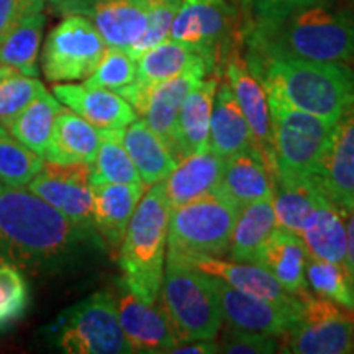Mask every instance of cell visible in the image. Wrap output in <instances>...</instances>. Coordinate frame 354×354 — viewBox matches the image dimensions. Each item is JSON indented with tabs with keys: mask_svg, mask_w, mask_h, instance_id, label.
Here are the masks:
<instances>
[{
	"mask_svg": "<svg viewBox=\"0 0 354 354\" xmlns=\"http://www.w3.org/2000/svg\"><path fill=\"white\" fill-rule=\"evenodd\" d=\"M44 2H53V3H55V2H56V0H44Z\"/></svg>",
	"mask_w": 354,
	"mask_h": 354,
	"instance_id": "cell-48",
	"label": "cell"
},
{
	"mask_svg": "<svg viewBox=\"0 0 354 354\" xmlns=\"http://www.w3.org/2000/svg\"><path fill=\"white\" fill-rule=\"evenodd\" d=\"M246 59H302L318 63L354 61V10L312 3L246 21Z\"/></svg>",
	"mask_w": 354,
	"mask_h": 354,
	"instance_id": "cell-2",
	"label": "cell"
},
{
	"mask_svg": "<svg viewBox=\"0 0 354 354\" xmlns=\"http://www.w3.org/2000/svg\"><path fill=\"white\" fill-rule=\"evenodd\" d=\"M44 91L46 87L37 77L8 71L0 77V125H10Z\"/></svg>",
	"mask_w": 354,
	"mask_h": 354,
	"instance_id": "cell-38",
	"label": "cell"
},
{
	"mask_svg": "<svg viewBox=\"0 0 354 354\" xmlns=\"http://www.w3.org/2000/svg\"><path fill=\"white\" fill-rule=\"evenodd\" d=\"M63 109L56 97L44 91L7 127V130L12 133L13 138L44 159L56 117Z\"/></svg>",
	"mask_w": 354,
	"mask_h": 354,
	"instance_id": "cell-33",
	"label": "cell"
},
{
	"mask_svg": "<svg viewBox=\"0 0 354 354\" xmlns=\"http://www.w3.org/2000/svg\"><path fill=\"white\" fill-rule=\"evenodd\" d=\"M183 0H145L146 6V30L138 41L127 53L133 59H138L141 55L151 50L156 44L169 38L172 21Z\"/></svg>",
	"mask_w": 354,
	"mask_h": 354,
	"instance_id": "cell-39",
	"label": "cell"
},
{
	"mask_svg": "<svg viewBox=\"0 0 354 354\" xmlns=\"http://www.w3.org/2000/svg\"><path fill=\"white\" fill-rule=\"evenodd\" d=\"M308 258L302 238L276 228L258 251L253 264L271 274L289 294L302 297L308 292L305 281Z\"/></svg>",
	"mask_w": 354,
	"mask_h": 354,
	"instance_id": "cell-23",
	"label": "cell"
},
{
	"mask_svg": "<svg viewBox=\"0 0 354 354\" xmlns=\"http://www.w3.org/2000/svg\"><path fill=\"white\" fill-rule=\"evenodd\" d=\"M48 336L69 354H130L112 290H99L71 305L51 323Z\"/></svg>",
	"mask_w": 354,
	"mask_h": 354,
	"instance_id": "cell-8",
	"label": "cell"
},
{
	"mask_svg": "<svg viewBox=\"0 0 354 354\" xmlns=\"http://www.w3.org/2000/svg\"><path fill=\"white\" fill-rule=\"evenodd\" d=\"M44 159L21 145L19 140L0 125V183L12 187H26L41 171Z\"/></svg>",
	"mask_w": 354,
	"mask_h": 354,
	"instance_id": "cell-37",
	"label": "cell"
},
{
	"mask_svg": "<svg viewBox=\"0 0 354 354\" xmlns=\"http://www.w3.org/2000/svg\"><path fill=\"white\" fill-rule=\"evenodd\" d=\"M223 71L234 99L240 105L248 127H250L251 136H253V149L271 171L274 183H276L277 167L276 156H274L272 123L268 92H266L263 82L248 68L245 56H241L240 50L230 55Z\"/></svg>",
	"mask_w": 354,
	"mask_h": 354,
	"instance_id": "cell-13",
	"label": "cell"
},
{
	"mask_svg": "<svg viewBox=\"0 0 354 354\" xmlns=\"http://www.w3.org/2000/svg\"><path fill=\"white\" fill-rule=\"evenodd\" d=\"M246 64L266 88H272L294 107L328 123L338 120L354 94V69L343 63L246 59Z\"/></svg>",
	"mask_w": 354,
	"mask_h": 354,
	"instance_id": "cell-3",
	"label": "cell"
},
{
	"mask_svg": "<svg viewBox=\"0 0 354 354\" xmlns=\"http://www.w3.org/2000/svg\"><path fill=\"white\" fill-rule=\"evenodd\" d=\"M120 325L131 353L165 354L179 343L169 320L156 304H146L136 297L120 279L113 292Z\"/></svg>",
	"mask_w": 354,
	"mask_h": 354,
	"instance_id": "cell-16",
	"label": "cell"
},
{
	"mask_svg": "<svg viewBox=\"0 0 354 354\" xmlns=\"http://www.w3.org/2000/svg\"><path fill=\"white\" fill-rule=\"evenodd\" d=\"M320 2H333V0H241V7L246 13V21H254L289 12L292 8Z\"/></svg>",
	"mask_w": 354,
	"mask_h": 354,
	"instance_id": "cell-44",
	"label": "cell"
},
{
	"mask_svg": "<svg viewBox=\"0 0 354 354\" xmlns=\"http://www.w3.org/2000/svg\"><path fill=\"white\" fill-rule=\"evenodd\" d=\"M46 17L43 12L28 15L0 41V66L24 76H38V56Z\"/></svg>",
	"mask_w": 354,
	"mask_h": 354,
	"instance_id": "cell-32",
	"label": "cell"
},
{
	"mask_svg": "<svg viewBox=\"0 0 354 354\" xmlns=\"http://www.w3.org/2000/svg\"><path fill=\"white\" fill-rule=\"evenodd\" d=\"M315 183L346 218L354 207V94L333 123Z\"/></svg>",
	"mask_w": 354,
	"mask_h": 354,
	"instance_id": "cell-14",
	"label": "cell"
},
{
	"mask_svg": "<svg viewBox=\"0 0 354 354\" xmlns=\"http://www.w3.org/2000/svg\"><path fill=\"white\" fill-rule=\"evenodd\" d=\"M136 81V61L120 48H107L94 73L86 79L87 86L109 88L120 94Z\"/></svg>",
	"mask_w": 354,
	"mask_h": 354,
	"instance_id": "cell-40",
	"label": "cell"
},
{
	"mask_svg": "<svg viewBox=\"0 0 354 354\" xmlns=\"http://www.w3.org/2000/svg\"><path fill=\"white\" fill-rule=\"evenodd\" d=\"M100 128L84 120L73 110L63 109L57 113L55 128L44 159L57 165L87 162L92 165L99 151Z\"/></svg>",
	"mask_w": 354,
	"mask_h": 354,
	"instance_id": "cell-29",
	"label": "cell"
},
{
	"mask_svg": "<svg viewBox=\"0 0 354 354\" xmlns=\"http://www.w3.org/2000/svg\"><path fill=\"white\" fill-rule=\"evenodd\" d=\"M172 354H216L218 344L215 338L196 339V342H180L171 349Z\"/></svg>",
	"mask_w": 354,
	"mask_h": 354,
	"instance_id": "cell-45",
	"label": "cell"
},
{
	"mask_svg": "<svg viewBox=\"0 0 354 354\" xmlns=\"http://www.w3.org/2000/svg\"><path fill=\"white\" fill-rule=\"evenodd\" d=\"M53 94L61 104L100 130H125L138 118L135 109L109 88L61 82L53 87Z\"/></svg>",
	"mask_w": 354,
	"mask_h": 354,
	"instance_id": "cell-21",
	"label": "cell"
},
{
	"mask_svg": "<svg viewBox=\"0 0 354 354\" xmlns=\"http://www.w3.org/2000/svg\"><path fill=\"white\" fill-rule=\"evenodd\" d=\"M344 220L342 212L318 189L313 209L300 234L312 258L346 266L348 234Z\"/></svg>",
	"mask_w": 354,
	"mask_h": 354,
	"instance_id": "cell-26",
	"label": "cell"
},
{
	"mask_svg": "<svg viewBox=\"0 0 354 354\" xmlns=\"http://www.w3.org/2000/svg\"><path fill=\"white\" fill-rule=\"evenodd\" d=\"M166 258L176 259L189 268L201 271L209 276L223 279L234 289L254 295V297L269 300L286 308H299L302 305L300 297L287 292L268 271L251 263H238L232 259L209 258V256H172Z\"/></svg>",
	"mask_w": 354,
	"mask_h": 354,
	"instance_id": "cell-19",
	"label": "cell"
},
{
	"mask_svg": "<svg viewBox=\"0 0 354 354\" xmlns=\"http://www.w3.org/2000/svg\"><path fill=\"white\" fill-rule=\"evenodd\" d=\"M216 87H218L216 77L202 79L184 99L177 118L174 146H172V156L177 162L209 145L210 117Z\"/></svg>",
	"mask_w": 354,
	"mask_h": 354,
	"instance_id": "cell-24",
	"label": "cell"
},
{
	"mask_svg": "<svg viewBox=\"0 0 354 354\" xmlns=\"http://www.w3.org/2000/svg\"><path fill=\"white\" fill-rule=\"evenodd\" d=\"M28 190L55 207L73 223L94 230L91 165H57L46 161L41 171L30 180Z\"/></svg>",
	"mask_w": 354,
	"mask_h": 354,
	"instance_id": "cell-12",
	"label": "cell"
},
{
	"mask_svg": "<svg viewBox=\"0 0 354 354\" xmlns=\"http://www.w3.org/2000/svg\"><path fill=\"white\" fill-rule=\"evenodd\" d=\"M209 146L221 159L253 149L250 127L228 82H221L216 87L210 117Z\"/></svg>",
	"mask_w": 354,
	"mask_h": 354,
	"instance_id": "cell-27",
	"label": "cell"
},
{
	"mask_svg": "<svg viewBox=\"0 0 354 354\" xmlns=\"http://www.w3.org/2000/svg\"><path fill=\"white\" fill-rule=\"evenodd\" d=\"M216 344L218 353L227 354H272L279 351L277 336L238 330L232 326L223 330L216 339Z\"/></svg>",
	"mask_w": 354,
	"mask_h": 354,
	"instance_id": "cell-42",
	"label": "cell"
},
{
	"mask_svg": "<svg viewBox=\"0 0 354 354\" xmlns=\"http://www.w3.org/2000/svg\"><path fill=\"white\" fill-rule=\"evenodd\" d=\"M238 212L220 189L171 209L167 254L209 258L228 254Z\"/></svg>",
	"mask_w": 354,
	"mask_h": 354,
	"instance_id": "cell-7",
	"label": "cell"
},
{
	"mask_svg": "<svg viewBox=\"0 0 354 354\" xmlns=\"http://www.w3.org/2000/svg\"><path fill=\"white\" fill-rule=\"evenodd\" d=\"M196 68L207 69L209 74L215 73V64L209 56L189 44L167 38L136 59V81L118 95H122L140 115L149 88Z\"/></svg>",
	"mask_w": 354,
	"mask_h": 354,
	"instance_id": "cell-15",
	"label": "cell"
},
{
	"mask_svg": "<svg viewBox=\"0 0 354 354\" xmlns=\"http://www.w3.org/2000/svg\"><path fill=\"white\" fill-rule=\"evenodd\" d=\"M8 71H13V69H8V68H6V66H0V77L6 76Z\"/></svg>",
	"mask_w": 354,
	"mask_h": 354,
	"instance_id": "cell-47",
	"label": "cell"
},
{
	"mask_svg": "<svg viewBox=\"0 0 354 354\" xmlns=\"http://www.w3.org/2000/svg\"><path fill=\"white\" fill-rule=\"evenodd\" d=\"M218 189L241 210L248 203L274 197V176L254 149L241 151L225 159Z\"/></svg>",
	"mask_w": 354,
	"mask_h": 354,
	"instance_id": "cell-28",
	"label": "cell"
},
{
	"mask_svg": "<svg viewBox=\"0 0 354 354\" xmlns=\"http://www.w3.org/2000/svg\"><path fill=\"white\" fill-rule=\"evenodd\" d=\"M146 189L143 184H92V225L102 246L113 258Z\"/></svg>",
	"mask_w": 354,
	"mask_h": 354,
	"instance_id": "cell-20",
	"label": "cell"
},
{
	"mask_svg": "<svg viewBox=\"0 0 354 354\" xmlns=\"http://www.w3.org/2000/svg\"><path fill=\"white\" fill-rule=\"evenodd\" d=\"M346 234H348V246H346V269L351 279L353 292H354V207L346 216Z\"/></svg>",
	"mask_w": 354,
	"mask_h": 354,
	"instance_id": "cell-46",
	"label": "cell"
},
{
	"mask_svg": "<svg viewBox=\"0 0 354 354\" xmlns=\"http://www.w3.org/2000/svg\"><path fill=\"white\" fill-rule=\"evenodd\" d=\"M317 192L315 179H276L272 203L277 228L300 236Z\"/></svg>",
	"mask_w": 354,
	"mask_h": 354,
	"instance_id": "cell-34",
	"label": "cell"
},
{
	"mask_svg": "<svg viewBox=\"0 0 354 354\" xmlns=\"http://www.w3.org/2000/svg\"><path fill=\"white\" fill-rule=\"evenodd\" d=\"M169 37L209 56L218 73L243 39L241 15L227 0H183Z\"/></svg>",
	"mask_w": 354,
	"mask_h": 354,
	"instance_id": "cell-9",
	"label": "cell"
},
{
	"mask_svg": "<svg viewBox=\"0 0 354 354\" xmlns=\"http://www.w3.org/2000/svg\"><path fill=\"white\" fill-rule=\"evenodd\" d=\"M223 166L225 159L216 156L209 145L177 162L162 180L171 209L218 189Z\"/></svg>",
	"mask_w": 354,
	"mask_h": 354,
	"instance_id": "cell-25",
	"label": "cell"
},
{
	"mask_svg": "<svg viewBox=\"0 0 354 354\" xmlns=\"http://www.w3.org/2000/svg\"><path fill=\"white\" fill-rule=\"evenodd\" d=\"M266 92L271 110L276 179H315L333 123L294 107L272 88Z\"/></svg>",
	"mask_w": 354,
	"mask_h": 354,
	"instance_id": "cell-5",
	"label": "cell"
},
{
	"mask_svg": "<svg viewBox=\"0 0 354 354\" xmlns=\"http://www.w3.org/2000/svg\"><path fill=\"white\" fill-rule=\"evenodd\" d=\"M44 0H0V41L32 13L43 12Z\"/></svg>",
	"mask_w": 354,
	"mask_h": 354,
	"instance_id": "cell-43",
	"label": "cell"
},
{
	"mask_svg": "<svg viewBox=\"0 0 354 354\" xmlns=\"http://www.w3.org/2000/svg\"><path fill=\"white\" fill-rule=\"evenodd\" d=\"M28 305V286L20 269L0 263V330L24 315Z\"/></svg>",
	"mask_w": 354,
	"mask_h": 354,
	"instance_id": "cell-41",
	"label": "cell"
},
{
	"mask_svg": "<svg viewBox=\"0 0 354 354\" xmlns=\"http://www.w3.org/2000/svg\"><path fill=\"white\" fill-rule=\"evenodd\" d=\"M91 179L92 184H143L123 146V130H100V145L91 165Z\"/></svg>",
	"mask_w": 354,
	"mask_h": 354,
	"instance_id": "cell-35",
	"label": "cell"
},
{
	"mask_svg": "<svg viewBox=\"0 0 354 354\" xmlns=\"http://www.w3.org/2000/svg\"><path fill=\"white\" fill-rule=\"evenodd\" d=\"M297 322L281 336L279 351L294 354L354 353V312L310 292L300 297Z\"/></svg>",
	"mask_w": 354,
	"mask_h": 354,
	"instance_id": "cell-10",
	"label": "cell"
},
{
	"mask_svg": "<svg viewBox=\"0 0 354 354\" xmlns=\"http://www.w3.org/2000/svg\"><path fill=\"white\" fill-rule=\"evenodd\" d=\"M161 308L180 342L216 338L223 313L209 274L166 258Z\"/></svg>",
	"mask_w": 354,
	"mask_h": 354,
	"instance_id": "cell-6",
	"label": "cell"
},
{
	"mask_svg": "<svg viewBox=\"0 0 354 354\" xmlns=\"http://www.w3.org/2000/svg\"><path fill=\"white\" fill-rule=\"evenodd\" d=\"M169 212L165 183L149 185L136 205L118 250L123 284L151 305L158 304L165 277Z\"/></svg>",
	"mask_w": 354,
	"mask_h": 354,
	"instance_id": "cell-4",
	"label": "cell"
},
{
	"mask_svg": "<svg viewBox=\"0 0 354 354\" xmlns=\"http://www.w3.org/2000/svg\"><path fill=\"white\" fill-rule=\"evenodd\" d=\"M276 228L272 197L248 203L238 212L236 221H234L232 241L228 248L230 259L253 264L258 251Z\"/></svg>",
	"mask_w": 354,
	"mask_h": 354,
	"instance_id": "cell-31",
	"label": "cell"
},
{
	"mask_svg": "<svg viewBox=\"0 0 354 354\" xmlns=\"http://www.w3.org/2000/svg\"><path fill=\"white\" fill-rule=\"evenodd\" d=\"M69 13L91 17L110 48L128 51L146 30L145 0H56Z\"/></svg>",
	"mask_w": 354,
	"mask_h": 354,
	"instance_id": "cell-17",
	"label": "cell"
},
{
	"mask_svg": "<svg viewBox=\"0 0 354 354\" xmlns=\"http://www.w3.org/2000/svg\"><path fill=\"white\" fill-rule=\"evenodd\" d=\"M209 71L203 68L189 69L185 73L162 81L149 88L141 117L148 127L162 140L169 151L174 146L177 118H179L183 102L194 86L205 79Z\"/></svg>",
	"mask_w": 354,
	"mask_h": 354,
	"instance_id": "cell-22",
	"label": "cell"
},
{
	"mask_svg": "<svg viewBox=\"0 0 354 354\" xmlns=\"http://www.w3.org/2000/svg\"><path fill=\"white\" fill-rule=\"evenodd\" d=\"M95 230L82 228L35 196L0 183V263L43 276L66 269L100 246Z\"/></svg>",
	"mask_w": 354,
	"mask_h": 354,
	"instance_id": "cell-1",
	"label": "cell"
},
{
	"mask_svg": "<svg viewBox=\"0 0 354 354\" xmlns=\"http://www.w3.org/2000/svg\"><path fill=\"white\" fill-rule=\"evenodd\" d=\"M305 281L317 297L331 300L354 312V292L346 266L310 256Z\"/></svg>",
	"mask_w": 354,
	"mask_h": 354,
	"instance_id": "cell-36",
	"label": "cell"
},
{
	"mask_svg": "<svg viewBox=\"0 0 354 354\" xmlns=\"http://www.w3.org/2000/svg\"><path fill=\"white\" fill-rule=\"evenodd\" d=\"M210 279L220 299L223 320H227V325L232 328L281 338L297 322L302 305L299 308H286L234 289L220 277L210 276Z\"/></svg>",
	"mask_w": 354,
	"mask_h": 354,
	"instance_id": "cell-18",
	"label": "cell"
},
{
	"mask_svg": "<svg viewBox=\"0 0 354 354\" xmlns=\"http://www.w3.org/2000/svg\"><path fill=\"white\" fill-rule=\"evenodd\" d=\"M107 44L87 17L69 13L48 35L41 51V71L50 82H74L94 73Z\"/></svg>",
	"mask_w": 354,
	"mask_h": 354,
	"instance_id": "cell-11",
	"label": "cell"
},
{
	"mask_svg": "<svg viewBox=\"0 0 354 354\" xmlns=\"http://www.w3.org/2000/svg\"><path fill=\"white\" fill-rule=\"evenodd\" d=\"M123 146L146 187L165 180L177 166L169 148L143 118H136L123 130Z\"/></svg>",
	"mask_w": 354,
	"mask_h": 354,
	"instance_id": "cell-30",
	"label": "cell"
}]
</instances>
